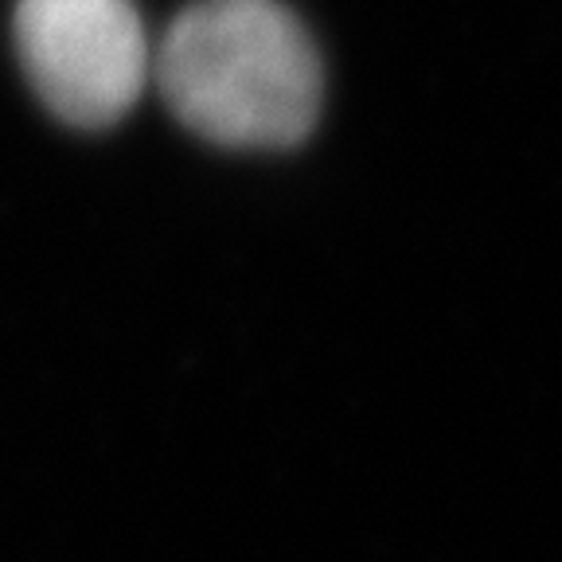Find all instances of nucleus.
Returning a JSON list of instances; mask_svg holds the SVG:
<instances>
[{
  "label": "nucleus",
  "instance_id": "f257e3e1",
  "mask_svg": "<svg viewBox=\"0 0 562 562\" xmlns=\"http://www.w3.org/2000/svg\"><path fill=\"white\" fill-rule=\"evenodd\" d=\"M176 122L227 149H290L321 114L313 35L281 0H192L153 47Z\"/></svg>",
  "mask_w": 562,
  "mask_h": 562
},
{
  "label": "nucleus",
  "instance_id": "f03ea898",
  "mask_svg": "<svg viewBox=\"0 0 562 562\" xmlns=\"http://www.w3.org/2000/svg\"><path fill=\"white\" fill-rule=\"evenodd\" d=\"M12 40L40 102L79 130L117 125L153 82L133 0H16Z\"/></svg>",
  "mask_w": 562,
  "mask_h": 562
}]
</instances>
